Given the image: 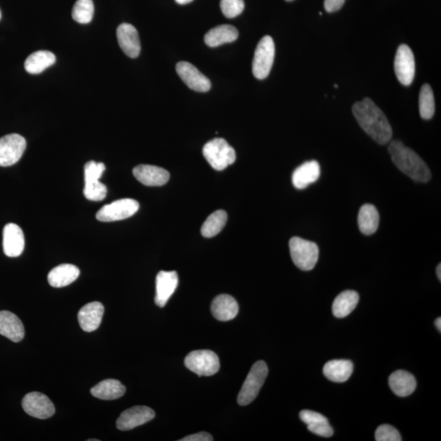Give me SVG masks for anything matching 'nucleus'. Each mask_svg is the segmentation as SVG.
<instances>
[{"mask_svg":"<svg viewBox=\"0 0 441 441\" xmlns=\"http://www.w3.org/2000/svg\"><path fill=\"white\" fill-rule=\"evenodd\" d=\"M178 275L176 272H159L156 277L155 304L164 307L176 291Z\"/></svg>","mask_w":441,"mask_h":441,"instance_id":"nucleus-17","label":"nucleus"},{"mask_svg":"<svg viewBox=\"0 0 441 441\" xmlns=\"http://www.w3.org/2000/svg\"><path fill=\"white\" fill-rule=\"evenodd\" d=\"M26 147V139L17 133L1 137L0 139V166H12L19 162Z\"/></svg>","mask_w":441,"mask_h":441,"instance_id":"nucleus-10","label":"nucleus"},{"mask_svg":"<svg viewBox=\"0 0 441 441\" xmlns=\"http://www.w3.org/2000/svg\"><path fill=\"white\" fill-rule=\"evenodd\" d=\"M211 311L218 320L229 321L236 318L239 312V305L233 297L227 294H220L214 298L211 305Z\"/></svg>","mask_w":441,"mask_h":441,"instance_id":"nucleus-21","label":"nucleus"},{"mask_svg":"<svg viewBox=\"0 0 441 441\" xmlns=\"http://www.w3.org/2000/svg\"><path fill=\"white\" fill-rule=\"evenodd\" d=\"M377 441H401V435L394 426L384 424L378 427L375 433Z\"/></svg>","mask_w":441,"mask_h":441,"instance_id":"nucleus-36","label":"nucleus"},{"mask_svg":"<svg viewBox=\"0 0 441 441\" xmlns=\"http://www.w3.org/2000/svg\"><path fill=\"white\" fill-rule=\"evenodd\" d=\"M3 248L4 254L9 257H16L22 254L25 248V236L19 226L9 223L4 227Z\"/></svg>","mask_w":441,"mask_h":441,"instance_id":"nucleus-16","label":"nucleus"},{"mask_svg":"<svg viewBox=\"0 0 441 441\" xmlns=\"http://www.w3.org/2000/svg\"><path fill=\"white\" fill-rule=\"evenodd\" d=\"M119 47L128 57L136 58L141 52V42L139 32L135 26L128 23L119 25L116 32Z\"/></svg>","mask_w":441,"mask_h":441,"instance_id":"nucleus-15","label":"nucleus"},{"mask_svg":"<svg viewBox=\"0 0 441 441\" xmlns=\"http://www.w3.org/2000/svg\"><path fill=\"white\" fill-rule=\"evenodd\" d=\"M435 327L436 329H438L440 332L441 331V318L440 317H439L438 319H436V320L435 321Z\"/></svg>","mask_w":441,"mask_h":441,"instance_id":"nucleus-39","label":"nucleus"},{"mask_svg":"<svg viewBox=\"0 0 441 441\" xmlns=\"http://www.w3.org/2000/svg\"><path fill=\"white\" fill-rule=\"evenodd\" d=\"M360 297L357 292L344 291L335 298L333 303V313L337 318H344L355 310Z\"/></svg>","mask_w":441,"mask_h":441,"instance_id":"nucleus-30","label":"nucleus"},{"mask_svg":"<svg viewBox=\"0 0 441 441\" xmlns=\"http://www.w3.org/2000/svg\"><path fill=\"white\" fill-rule=\"evenodd\" d=\"M185 365L193 373L201 376H212L220 369L217 354L209 350L191 352L186 357Z\"/></svg>","mask_w":441,"mask_h":441,"instance_id":"nucleus-7","label":"nucleus"},{"mask_svg":"<svg viewBox=\"0 0 441 441\" xmlns=\"http://www.w3.org/2000/svg\"><path fill=\"white\" fill-rule=\"evenodd\" d=\"M300 416L311 433L322 438H331L334 435V430L328 420L320 413L311 410H302Z\"/></svg>","mask_w":441,"mask_h":441,"instance_id":"nucleus-23","label":"nucleus"},{"mask_svg":"<svg viewBox=\"0 0 441 441\" xmlns=\"http://www.w3.org/2000/svg\"><path fill=\"white\" fill-rule=\"evenodd\" d=\"M207 162L213 168L220 171L235 163L236 151L223 139H214L207 142L203 148Z\"/></svg>","mask_w":441,"mask_h":441,"instance_id":"nucleus-3","label":"nucleus"},{"mask_svg":"<svg viewBox=\"0 0 441 441\" xmlns=\"http://www.w3.org/2000/svg\"><path fill=\"white\" fill-rule=\"evenodd\" d=\"M179 4H187L193 1V0H175Z\"/></svg>","mask_w":441,"mask_h":441,"instance_id":"nucleus-41","label":"nucleus"},{"mask_svg":"<svg viewBox=\"0 0 441 441\" xmlns=\"http://www.w3.org/2000/svg\"><path fill=\"white\" fill-rule=\"evenodd\" d=\"M176 71L179 77L191 89L200 93H206L210 90V80L190 62H178Z\"/></svg>","mask_w":441,"mask_h":441,"instance_id":"nucleus-14","label":"nucleus"},{"mask_svg":"<svg viewBox=\"0 0 441 441\" xmlns=\"http://www.w3.org/2000/svg\"><path fill=\"white\" fill-rule=\"evenodd\" d=\"M139 203L132 199H122L114 201L101 209L96 215L100 222L110 223L127 219L135 215L139 209Z\"/></svg>","mask_w":441,"mask_h":441,"instance_id":"nucleus-9","label":"nucleus"},{"mask_svg":"<svg viewBox=\"0 0 441 441\" xmlns=\"http://www.w3.org/2000/svg\"><path fill=\"white\" fill-rule=\"evenodd\" d=\"M239 36L238 30L231 25H222L211 29L205 36V42L210 48L218 47L224 44L236 41Z\"/></svg>","mask_w":441,"mask_h":441,"instance_id":"nucleus-26","label":"nucleus"},{"mask_svg":"<svg viewBox=\"0 0 441 441\" xmlns=\"http://www.w3.org/2000/svg\"><path fill=\"white\" fill-rule=\"evenodd\" d=\"M126 392L125 386L116 379H105L91 389V394L94 397L104 401H113L121 398Z\"/></svg>","mask_w":441,"mask_h":441,"instance_id":"nucleus-27","label":"nucleus"},{"mask_svg":"<svg viewBox=\"0 0 441 441\" xmlns=\"http://www.w3.org/2000/svg\"><path fill=\"white\" fill-rule=\"evenodd\" d=\"M220 8L225 17L234 18L241 15L245 2L243 0H220Z\"/></svg>","mask_w":441,"mask_h":441,"instance_id":"nucleus-35","label":"nucleus"},{"mask_svg":"<svg viewBox=\"0 0 441 441\" xmlns=\"http://www.w3.org/2000/svg\"><path fill=\"white\" fill-rule=\"evenodd\" d=\"M56 56L49 51H37L30 55L25 62L26 71L32 75L40 74L53 65Z\"/></svg>","mask_w":441,"mask_h":441,"instance_id":"nucleus-31","label":"nucleus"},{"mask_svg":"<svg viewBox=\"0 0 441 441\" xmlns=\"http://www.w3.org/2000/svg\"><path fill=\"white\" fill-rule=\"evenodd\" d=\"M179 440L180 441H212L214 440V438L212 435L205 433V431H201V433L186 436V438H184Z\"/></svg>","mask_w":441,"mask_h":441,"instance_id":"nucleus-38","label":"nucleus"},{"mask_svg":"<svg viewBox=\"0 0 441 441\" xmlns=\"http://www.w3.org/2000/svg\"><path fill=\"white\" fill-rule=\"evenodd\" d=\"M104 314V306L99 302H93L82 307L78 314L80 327L85 332H94L98 329Z\"/></svg>","mask_w":441,"mask_h":441,"instance_id":"nucleus-19","label":"nucleus"},{"mask_svg":"<svg viewBox=\"0 0 441 441\" xmlns=\"http://www.w3.org/2000/svg\"><path fill=\"white\" fill-rule=\"evenodd\" d=\"M323 371L326 378L332 382L344 383L352 374L353 364L351 361L333 360L326 363Z\"/></svg>","mask_w":441,"mask_h":441,"instance_id":"nucleus-28","label":"nucleus"},{"mask_svg":"<svg viewBox=\"0 0 441 441\" xmlns=\"http://www.w3.org/2000/svg\"><path fill=\"white\" fill-rule=\"evenodd\" d=\"M394 67L399 82L404 86L410 85L415 76V60L408 46H399L395 58Z\"/></svg>","mask_w":441,"mask_h":441,"instance_id":"nucleus-11","label":"nucleus"},{"mask_svg":"<svg viewBox=\"0 0 441 441\" xmlns=\"http://www.w3.org/2000/svg\"><path fill=\"white\" fill-rule=\"evenodd\" d=\"M0 334L11 341L19 343L25 336L21 320L10 311H0Z\"/></svg>","mask_w":441,"mask_h":441,"instance_id":"nucleus-20","label":"nucleus"},{"mask_svg":"<svg viewBox=\"0 0 441 441\" xmlns=\"http://www.w3.org/2000/svg\"><path fill=\"white\" fill-rule=\"evenodd\" d=\"M388 151L395 165L413 180L427 182L431 178L430 169L424 159L402 141L390 142Z\"/></svg>","mask_w":441,"mask_h":441,"instance_id":"nucleus-2","label":"nucleus"},{"mask_svg":"<svg viewBox=\"0 0 441 441\" xmlns=\"http://www.w3.org/2000/svg\"><path fill=\"white\" fill-rule=\"evenodd\" d=\"M380 216L373 205H363L358 214L360 231L365 236L373 235L379 226Z\"/></svg>","mask_w":441,"mask_h":441,"instance_id":"nucleus-29","label":"nucleus"},{"mask_svg":"<svg viewBox=\"0 0 441 441\" xmlns=\"http://www.w3.org/2000/svg\"><path fill=\"white\" fill-rule=\"evenodd\" d=\"M275 43L272 37L266 35L257 44L254 60L252 74L259 80H264L272 70L275 59Z\"/></svg>","mask_w":441,"mask_h":441,"instance_id":"nucleus-6","label":"nucleus"},{"mask_svg":"<svg viewBox=\"0 0 441 441\" xmlns=\"http://www.w3.org/2000/svg\"><path fill=\"white\" fill-rule=\"evenodd\" d=\"M227 222V214L224 210H218L206 219L201 227V234L206 238H212L222 232Z\"/></svg>","mask_w":441,"mask_h":441,"instance_id":"nucleus-32","label":"nucleus"},{"mask_svg":"<svg viewBox=\"0 0 441 441\" xmlns=\"http://www.w3.org/2000/svg\"><path fill=\"white\" fill-rule=\"evenodd\" d=\"M94 6L93 0H77L73 7V19L80 24H88L93 20Z\"/></svg>","mask_w":441,"mask_h":441,"instance_id":"nucleus-34","label":"nucleus"},{"mask_svg":"<svg viewBox=\"0 0 441 441\" xmlns=\"http://www.w3.org/2000/svg\"><path fill=\"white\" fill-rule=\"evenodd\" d=\"M153 408L146 406H135L123 411L116 421V426L121 431H130L146 424L154 419Z\"/></svg>","mask_w":441,"mask_h":441,"instance_id":"nucleus-13","label":"nucleus"},{"mask_svg":"<svg viewBox=\"0 0 441 441\" xmlns=\"http://www.w3.org/2000/svg\"><path fill=\"white\" fill-rule=\"evenodd\" d=\"M105 169V166L103 163L89 162L85 164L84 194L86 199L92 201H101L107 196V187L99 182Z\"/></svg>","mask_w":441,"mask_h":441,"instance_id":"nucleus-8","label":"nucleus"},{"mask_svg":"<svg viewBox=\"0 0 441 441\" xmlns=\"http://www.w3.org/2000/svg\"><path fill=\"white\" fill-rule=\"evenodd\" d=\"M389 385L397 396L406 397L415 392L417 382L415 377L408 372L398 370L390 374Z\"/></svg>","mask_w":441,"mask_h":441,"instance_id":"nucleus-24","label":"nucleus"},{"mask_svg":"<svg viewBox=\"0 0 441 441\" xmlns=\"http://www.w3.org/2000/svg\"><path fill=\"white\" fill-rule=\"evenodd\" d=\"M420 116L424 119H431L435 114V98L433 89L429 85H422L420 94Z\"/></svg>","mask_w":441,"mask_h":441,"instance_id":"nucleus-33","label":"nucleus"},{"mask_svg":"<svg viewBox=\"0 0 441 441\" xmlns=\"http://www.w3.org/2000/svg\"><path fill=\"white\" fill-rule=\"evenodd\" d=\"M320 176V166L315 160L305 162L295 169L293 173L292 182L297 189H305L311 183L318 180Z\"/></svg>","mask_w":441,"mask_h":441,"instance_id":"nucleus-22","label":"nucleus"},{"mask_svg":"<svg viewBox=\"0 0 441 441\" xmlns=\"http://www.w3.org/2000/svg\"><path fill=\"white\" fill-rule=\"evenodd\" d=\"M0 19H1V12H0Z\"/></svg>","mask_w":441,"mask_h":441,"instance_id":"nucleus-42","label":"nucleus"},{"mask_svg":"<svg viewBox=\"0 0 441 441\" xmlns=\"http://www.w3.org/2000/svg\"><path fill=\"white\" fill-rule=\"evenodd\" d=\"M286 1L291 2V1H293V0H286Z\"/></svg>","mask_w":441,"mask_h":441,"instance_id":"nucleus-43","label":"nucleus"},{"mask_svg":"<svg viewBox=\"0 0 441 441\" xmlns=\"http://www.w3.org/2000/svg\"><path fill=\"white\" fill-rule=\"evenodd\" d=\"M268 375V367L263 361H257L252 366L240 393L237 401L241 406H248L254 401Z\"/></svg>","mask_w":441,"mask_h":441,"instance_id":"nucleus-4","label":"nucleus"},{"mask_svg":"<svg viewBox=\"0 0 441 441\" xmlns=\"http://www.w3.org/2000/svg\"><path fill=\"white\" fill-rule=\"evenodd\" d=\"M133 175L141 183L148 187H162L169 180V173L154 165L141 164L132 170Z\"/></svg>","mask_w":441,"mask_h":441,"instance_id":"nucleus-18","label":"nucleus"},{"mask_svg":"<svg viewBox=\"0 0 441 441\" xmlns=\"http://www.w3.org/2000/svg\"><path fill=\"white\" fill-rule=\"evenodd\" d=\"M436 275H438V277L440 282L441 280V265L439 264L438 268H436Z\"/></svg>","mask_w":441,"mask_h":441,"instance_id":"nucleus-40","label":"nucleus"},{"mask_svg":"<svg viewBox=\"0 0 441 441\" xmlns=\"http://www.w3.org/2000/svg\"><path fill=\"white\" fill-rule=\"evenodd\" d=\"M352 112L362 130L376 142L385 145L392 139V126L383 110L373 101L366 98L356 103Z\"/></svg>","mask_w":441,"mask_h":441,"instance_id":"nucleus-1","label":"nucleus"},{"mask_svg":"<svg viewBox=\"0 0 441 441\" xmlns=\"http://www.w3.org/2000/svg\"><path fill=\"white\" fill-rule=\"evenodd\" d=\"M23 410L31 417L47 420L55 413L53 403L47 396L40 392H31L22 399Z\"/></svg>","mask_w":441,"mask_h":441,"instance_id":"nucleus-12","label":"nucleus"},{"mask_svg":"<svg viewBox=\"0 0 441 441\" xmlns=\"http://www.w3.org/2000/svg\"><path fill=\"white\" fill-rule=\"evenodd\" d=\"M346 0H325V8L328 12H334L340 10Z\"/></svg>","mask_w":441,"mask_h":441,"instance_id":"nucleus-37","label":"nucleus"},{"mask_svg":"<svg viewBox=\"0 0 441 441\" xmlns=\"http://www.w3.org/2000/svg\"><path fill=\"white\" fill-rule=\"evenodd\" d=\"M80 270L71 264H62L49 273L48 282L52 287L62 288L69 286L79 277Z\"/></svg>","mask_w":441,"mask_h":441,"instance_id":"nucleus-25","label":"nucleus"},{"mask_svg":"<svg viewBox=\"0 0 441 441\" xmlns=\"http://www.w3.org/2000/svg\"><path fill=\"white\" fill-rule=\"evenodd\" d=\"M289 250L293 263L302 270L313 269L319 259V247L315 243L300 237H293Z\"/></svg>","mask_w":441,"mask_h":441,"instance_id":"nucleus-5","label":"nucleus"}]
</instances>
